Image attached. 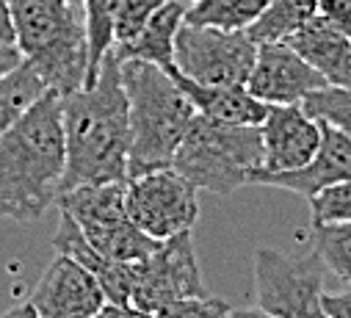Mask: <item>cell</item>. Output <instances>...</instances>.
Listing matches in <instances>:
<instances>
[{"mask_svg":"<svg viewBox=\"0 0 351 318\" xmlns=\"http://www.w3.org/2000/svg\"><path fill=\"white\" fill-rule=\"evenodd\" d=\"M66 169L61 191L89 183L128 180L130 106L122 86V61L111 50L92 86L61 97Z\"/></svg>","mask_w":351,"mask_h":318,"instance_id":"obj_1","label":"cell"},{"mask_svg":"<svg viewBox=\"0 0 351 318\" xmlns=\"http://www.w3.org/2000/svg\"><path fill=\"white\" fill-rule=\"evenodd\" d=\"M66 169L61 95L47 89L0 136V219L36 221L56 205Z\"/></svg>","mask_w":351,"mask_h":318,"instance_id":"obj_2","label":"cell"},{"mask_svg":"<svg viewBox=\"0 0 351 318\" xmlns=\"http://www.w3.org/2000/svg\"><path fill=\"white\" fill-rule=\"evenodd\" d=\"M122 86L130 106L128 178L166 169L174 161L197 108L174 77L149 61H122Z\"/></svg>","mask_w":351,"mask_h":318,"instance_id":"obj_3","label":"cell"},{"mask_svg":"<svg viewBox=\"0 0 351 318\" xmlns=\"http://www.w3.org/2000/svg\"><path fill=\"white\" fill-rule=\"evenodd\" d=\"M14 45L23 58L42 75L47 89L61 97L86 86L89 42L83 9L66 0H6Z\"/></svg>","mask_w":351,"mask_h":318,"instance_id":"obj_4","label":"cell"},{"mask_svg":"<svg viewBox=\"0 0 351 318\" xmlns=\"http://www.w3.org/2000/svg\"><path fill=\"white\" fill-rule=\"evenodd\" d=\"M263 136L260 125H227L194 117L186 130L171 167L197 188H205L219 197L249 186L252 175L263 169Z\"/></svg>","mask_w":351,"mask_h":318,"instance_id":"obj_5","label":"cell"},{"mask_svg":"<svg viewBox=\"0 0 351 318\" xmlns=\"http://www.w3.org/2000/svg\"><path fill=\"white\" fill-rule=\"evenodd\" d=\"M324 260L313 247L302 252L254 249L257 304L280 318H329L324 310Z\"/></svg>","mask_w":351,"mask_h":318,"instance_id":"obj_6","label":"cell"},{"mask_svg":"<svg viewBox=\"0 0 351 318\" xmlns=\"http://www.w3.org/2000/svg\"><path fill=\"white\" fill-rule=\"evenodd\" d=\"M205 293L194 230L163 238L144 260L130 266V304L144 313H160L171 302Z\"/></svg>","mask_w":351,"mask_h":318,"instance_id":"obj_7","label":"cell"},{"mask_svg":"<svg viewBox=\"0 0 351 318\" xmlns=\"http://www.w3.org/2000/svg\"><path fill=\"white\" fill-rule=\"evenodd\" d=\"M254 58L257 45L246 31L183 23L174 39V69L208 86H246Z\"/></svg>","mask_w":351,"mask_h":318,"instance_id":"obj_8","label":"cell"},{"mask_svg":"<svg viewBox=\"0 0 351 318\" xmlns=\"http://www.w3.org/2000/svg\"><path fill=\"white\" fill-rule=\"evenodd\" d=\"M197 186L186 180L174 167L152 169L136 178H128L125 208L130 221L147 235L171 238L178 232L194 230L199 219V197Z\"/></svg>","mask_w":351,"mask_h":318,"instance_id":"obj_9","label":"cell"},{"mask_svg":"<svg viewBox=\"0 0 351 318\" xmlns=\"http://www.w3.org/2000/svg\"><path fill=\"white\" fill-rule=\"evenodd\" d=\"M31 302L39 318H97L108 304V296L89 269L56 252L53 263L39 277Z\"/></svg>","mask_w":351,"mask_h":318,"instance_id":"obj_10","label":"cell"},{"mask_svg":"<svg viewBox=\"0 0 351 318\" xmlns=\"http://www.w3.org/2000/svg\"><path fill=\"white\" fill-rule=\"evenodd\" d=\"M329 86L326 77L307 64L288 42H269L257 45V58L246 89L269 106H288L302 103L310 92Z\"/></svg>","mask_w":351,"mask_h":318,"instance_id":"obj_11","label":"cell"},{"mask_svg":"<svg viewBox=\"0 0 351 318\" xmlns=\"http://www.w3.org/2000/svg\"><path fill=\"white\" fill-rule=\"evenodd\" d=\"M263 136V169L257 172H291L313 161L321 147V122L313 119L302 103L269 106L260 125Z\"/></svg>","mask_w":351,"mask_h":318,"instance_id":"obj_12","label":"cell"},{"mask_svg":"<svg viewBox=\"0 0 351 318\" xmlns=\"http://www.w3.org/2000/svg\"><path fill=\"white\" fill-rule=\"evenodd\" d=\"M343 180H351V136L337 130L335 125L321 122V147L310 164L291 172H254L249 186L285 188L310 199Z\"/></svg>","mask_w":351,"mask_h":318,"instance_id":"obj_13","label":"cell"},{"mask_svg":"<svg viewBox=\"0 0 351 318\" xmlns=\"http://www.w3.org/2000/svg\"><path fill=\"white\" fill-rule=\"evenodd\" d=\"M285 42L326 77L329 86H351V36L324 17H310Z\"/></svg>","mask_w":351,"mask_h":318,"instance_id":"obj_14","label":"cell"},{"mask_svg":"<svg viewBox=\"0 0 351 318\" xmlns=\"http://www.w3.org/2000/svg\"><path fill=\"white\" fill-rule=\"evenodd\" d=\"M169 75L180 84V89L191 97L197 114L227 122V125H263L269 114V103L257 100L246 86H208L197 84L191 77L180 75L178 69H169Z\"/></svg>","mask_w":351,"mask_h":318,"instance_id":"obj_15","label":"cell"},{"mask_svg":"<svg viewBox=\"0 0 351 318\" xmlns=\"http://www.w3.org/2000/svg\"><path fill=\"white\" fill-rule=\"evenodd\" d=\"M186 12H189V0H166L149 17V23L130 42L114 47V53L119 56V61L138 58L158 64L169 72L174 66V39H178V31L186 23Z\"/></svg>","mask_w":351,"mask_h":318,"instance_id":"obj_16","label":"cell"},{"mask_svg":"<svg viewBox=\"0 0 351 318\" xmlns=\"http://www.w3.org/2000/svg\"><path fill=\"white\" fill-rule=\"evenodd\" d=\"M310 17H315V0H269L246 34L254 45L285 42Z\"/></svg>","mask_w":351,"mask_h":318,"instance_id":"obj_17","label":"cell"},{"mask_svg":"<svg viewBox=\"0 0 351 318\" xmlns=\"http://www.w3.org/2000/svg\"><path fill=\"white\" fill-rule=\"evenodd\" d=\"M122 0H86L83 20H86V42H89V72H86V86H92L100 75L106 56L114 50V23ZM83 86V89H86Z\"/></svg>","mask_w":351,"mask_h":318,"instance_id":"obj_18","label":"cell"},{"mask_svg":"<svg viewBox=\"0 0 351 318\" xmlns=\"http://www.w3.org/2000/svg\"><path fill=\"white\" fill-rule=\"evenodd\" d=\"M269 0H197L189 3L186 23L219 31H246Z\"/></svg>","mask_w":351,"mask_h":318,"instance_id":"obj_19","label":"cell"},{"mask_svg":"<svg viewBox=\"0 0 351 318\" xmlns=\"http://www.w3.org/2000/svg\"><path fill=\"white\" fill-rule=\"evenodd\" d=\"M47 92V84L42 75L23 61L12 75L0 81V136H3L42 95Z\"/></svg>","mask_w":351,"mask_h":318,"instance_id":"obj_20","label":"cell"},{"mask_svg":"<svg viewBox=\"0 0 351 318\" xmlns=\"http://www.w3.org/2000/svg\"><path fill=\"white\" fill-rule=\"evenodd\" d=\"M307 247H313L324 266L346 288H351V221L310 224Z\"/></svg>","mask_w":351,"mask_h":318,"instance_id":"obj_21","label":"cell"},{"mask_svg":"<svg viewBox=\"0 0 351 318\" xmlns=\"http://www.w3.org/2000/svg\"><path fill=\"white\" fill-rule=\"evenodd\" d=\"M302 108L326 125H335L337 130L351 136V86H324L310 92L302 100Z\"/></svg>","mask_w":351,"mask_h":318,"instance_id":"obj_22","label":"cell"},{"mask_svg":"<svg viewBox=\"0 0 351 318\" xmlns=\"http://www.w3.org/2000/svg\"><path fill=\"white\" fill-rule=\"evenodd\" d=\"M351 221V180L335 183L310 197V224Z\"/></svg>","mask_w":351,"mask_h":318,"instance_id":"obj_23","label":"cell"},{"mask_svg":"<svg viewBox=\"0 0 351 318\" xmlns=\"http://www.w3.org/2000/svg\"><path fill=\"white\" fill-rule=\"evenodd\" d=\"M163 3L166 0H122L117 12V23H114V42H117L114 47L130 42Z\"/></svg>","mask_w":351,"mask_h":318,"instance_id":"obj_24","label":"cell"},{"mask_svg":"<svg viewBox=\"0 0 351 318\" xmlns=\"http://www.w3.org/2000/svg\"><path fill=\"white\" fill-rule=\"evenodd\" d=\"M230 310L227 302L213 299V296H194V299H180L155 313V318H224Z\"/></svg>","mask_w":351,"mask_h":318,"instance_id":"obj_25","label":"cell"},{"mask_svg":"<svg viewBox=\"0 0 351 318\" xmlns=\"http://www.w3.org/2000/svg\"><path fill=\"white\" fill-rule=\"evenodd\" d=\"M315 14L351 36V0H315Z\"/></svg>","mask_w":351,"mask_h":318,"instance_id":"obj_26","label":"cell"},{"mask_svg":"<svg viewBox=\"0 0 351 318\" xmlns=\"http://www.w3.org/2000/svg\"><path fill=\"white\" fill-rule=\"evenodd\" d=\"M324 310L329 318H351V288L340 293H324Z\"/></svg>","mask_w":351,"mask_h":318,"instance_id":"obj_27","label":"cell"},{"mask_svg":"<svg viewBox=\"0 0 351 318\" xmlns=\"http://www.w3.org/2000/svg\"><path fill=\"white\" fill-rule=\"evenodd\" d=\"M23 61L25 58H23V53H20V47L14 42H3V39H0V81H3L6 75H12Z\"/></svg>","mask_w":351,"mask_h":318,"instance_id":"obj_28","label":"cell"},{"mask_svg":"<svg viewBox=\"0 0 351 318\" xmlns=\"http://www.w3.org/2000/svg\"><path fill=\"white\" fill-rule=\"evenodd\" d=\"M97 318H155V313H144V310H138V307H133V304H106L103 310H100V315Z\"/></svg>","mask_w":351,"mask_h":318,"instance_id":"obj_29","label":"cell"},{"mask_svg":"<svg viewBox=\"0 0 351 318\" xmlns=\"http://www.w3.org/2000/svg\"><path fill=\"white\" fill-rule=\"evenodd\" d=\"M224 318H280V315H274L266 307L257 304V307H230Z\"/></svg>","mask_w":351,"mask_h":318,"instance_id":"obj_30","label":"cell"},{"mask_svg":"<svg viewBox=\"0 0 351 318\" xmlns=\"http://www.w3.org/2000/svg\"><path fill=\"white\" fill-rule=\"evenodd\" d=\"M0 39L14 42V25H12V14H9L6 0H0Z\"/></svg>","mask_w":351,"mask_h":318,"instance_id":"obj_31","label":"cell"},{"mask_svg":"<svg viewBox=\"0 0 351 318\" xmlns=\"http://www.w3.org/2000/svg\"><path fill=\"white\" fill-rule=\"evenodd\" d=\"M0 318H39V313H36V307H34V302L28 299V302H23V304H17V307H12V310H6Z\"/></svg>","mask_w":351,"mask_h":318,"instance_id":"obj_32","label":"cell"},{"mask_svg":"<svg viewBox=\"0 0 351 318\" xmlns=\"http://www.w3.org/2000/svg\"><path fill=\"white\" fill-rule=\"evenodd\" d=\"M66 3H72V6H77V9H83V3H86V0H66Z\"/></svg>","mask_w":351,"mask_h":318,"instance_id":"obj_33","label":"cell"},{"mask_svg":"<svg viewBox=\"0 0 351 318\" xmlns=\"http://www.w3.org/2000/svg\"><path fill=\"white\" fill-rule=\"evenodd\" d=\"M189 3H197V0H189Z\"/></svg>","mask_w":351,"mask_h":318,"instance_id":"obj_34","label":"cell"}]
</instances>
